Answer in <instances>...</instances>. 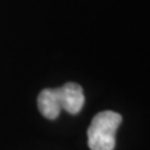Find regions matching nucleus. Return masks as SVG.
<instances>
[{"label":"nucleus","mask_w":150,"mask_h":150,"mask_svg":"<svg viewBox=\"0 0 150 150\" xmlns=\"http://www.w3.org/2000/svg\"><path fill=\"white\" fill-rule=\"evenodd\" d=\"M85 96L79 84L68 83L58 89H44L38 96V108L41 115L54 120L60 111L65 110L69 114H78L83 109Z\"/></svg>","instance_id":"nucleus-1"},{"label":"nucleus","mask_w":150,"mask_h":150,"mask_svg":"<svg viewBox=\"0 0 150 150\" xmlns=\"http://www.w3.org/2000/svg\"><path fill=\"white\" fill-rule=\"evenodd\" d=\"M123 116L119 112L106 110L96 114L88 129V145L90 150H114L115 134Z\"/></svg>","instance_id":"nucleus-2"}]
</instances>
